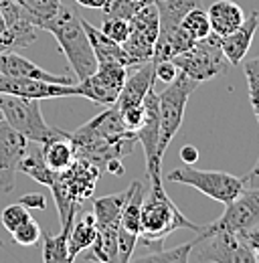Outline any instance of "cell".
Segmentation results:
<instances>
[{"instance_id":"32","label":"cell","mask_w":259,"mask_h":263,"mask_svg":"<svg viewBox=\"0 0 259 263\" xmlns=\"http://www.w3.org/2000/svg\"><path fill=\"white\" fill-rule=\"evenodd\" d=\"M29 219H31V209H27L23 202L8 204L2 211V215H0V221H2L4 229L8 231V233H12L16 227H21L23 223H27Z\"/></svg>"},{"instance_id":"13","label":"cell","mask_w":259,"mask_h":263,"mask_svg":"<svg viewBox=\"0 0 259 263\" xmlns=\"http://www.w3.org/2000/svg\"><path fill=\"white\" fill-rule=\"evenodd\" d=\"M128 67L118 63H97V69L85 79L75 83L79 98L91 99L97 105H114L126 83Z\"/></svg>"},{"instance_id":"43","label":"cell","mask_w":259,"mask_h":263,"mask_svg":"<svg viewBox=\"0 0 259 263\" xmlns=\"http://www.w3.org/2000/svg\"><path fill=\"white\" fill-rule=\"evenodd\" d=\"M0 120H2V114H0Z\"/></svg>"},{"instance_id":"15","label":"cell","mask_w":259,"mask_h":263,"mask_svg":"<svg viewBox=\"0 0 259 263\" xmlns=\"http://www.w3.org/2000/svg\"><path fill=\"white\" fill-rule=\"evenodd\" d=\"M29 140L10 124L0 120V189L10 193L14 189V174L25 158Z\"/></svg>"},{"instance_id":"33","label":"cell","mask_w":259,"mask_h":263,"mask_svg":"<svg viewBox=\"0 0 259 263\" xmlns=\"http://www.w3.org/2000/svg\"><path fill=\"white\" fill-rule=\"evenodd\" d=\"M41 225L34 221V219H29L27 223H23L21 227H16V229L12 231L10 235H12V241L16 243V245H23V247H32V245H36L39 243V239H41Z\"/></svg>"},{"instance_id":"23","label":"cell","mask_w":259,"mask_h":263,"mask_svg":"<svg viewBox=\"0 0 259 263\" xmlns=\"http://www.w3.org/2000/svg\"><path fill=\"white\" fill-rule=\"evenodd\" d=\"M200 6V0H156L160 31L158 33H170L180 27V21L189 10Z\"/></svg>"},{"instance_id":"6","label":"cell","mask_w":259,"mask_h":263,"mask_svg":"<svg viewBox=\"0 0 259 263\" xmlns=\"http://www.w3.org/2000/svg\"><path fill=\"white\" fill-rule=\"evenodd\" d=\"M0 114L6 124H10L14 130L21 132L29 142L43 144L45 140L53 138L59 132L45 122L41 111V99L0 93Z\"/></svg>"},{"instance_id":"8","label":"cell","mask_w":259,"mask_h":263,"mask_svg":"<svg viewBox=\"0 0 259 263\" xmlns=\"http://www.w3.org/2000/svg\"><path fill=\"white\" fill-rule=\"evenodd\" d=\"M166 180L193 186L198 193L207 195L209 198H213L221 204H229L245 189L243 180L239 176H233V174L221 172V170H198L193 164H184L172 170L166 176Z\"/></svg>"},{"instance_id":"42","label":"cell","mask_w":259,"mask_h":263,"mask_svg":"<svg viewBox=\"0 0 259 263\" xmlns=\"http://www.w3.org/2000/svg\"><path fill=\"white\" fill-rule=\"evenodd\" d=\"M0 247H4V241H2V239H0Z\"/></svg>"},{"instance_id":"18","label":"cell","mask_w":259,"mask_h":263,"mask_svg":"<svg viewBox=\"0 0 259 263\" xmlns=\"http://www.w3.org/2000/svg\"><path fill=\"white\" fill-rule=\"evenodd\" d=\"M154 79H156V63L154 61H146V63L138 65L136 71L130 77H126V83H124V87L120 91V98L114 105L118 109L142 105L146 93L152 89Z\"/></svg>"},{"instance_id":"24","label":"cell","mask_w":259,"mask_h":263,"mask_svg":"<svg viewBox=\"0 0 259 263\" xmlns=\"http://www.w3.org/2000/svg\"><path fill=\"white\" fill-rule=\"evenodd\" d=\"M97 237L96 217L94 213L83 215L79 221H73V227L69 231V257L71 261L85 249H89L94 245Z\"/></svg>"},{"instance_id":"28","label":"cell","mask_w":259,"mask_h":263,"mask_svg":"<svg viewBox=\"0 0 259 263\" xmlns=\"http://www.w3.org/2000/svg\"><path fill=\"white\" fill-rule=\"evenodd\" d=\"M194 241L189 243H182L178 247H172V249H156V251H148L144 255L138 257V261H154V263H187L191 259V253H193Z\"/></svg>"},{"instance_id":"40","label":"cell","mask_w":259,"mask_h":263,"mask_svg":"<svg viewBox=\"0 0 259 263\" xmlns=\"http://www.w3.org/2000/svg\"><path fill=\"white\" fill-rule=\"evenodd\" d=\"M2 51H14L12 41H10L8 34H0V53H2Z\"/></svg>"},{"instance_id":"29","label":"cell","mask_w":259,"mask_h":263,"mask_svg":"<svg viewBox=\"0 0 259 263\" xmlns=\"http://www.w3.org/2000/svg\"><path fill=\"white\" fill-rule=\"evenodd\" d=\"M180 29L189 34L193 41H200V39L209 36L211 34V21H209L207 10H202L200 6L189 10L184 14V18L180 21Z\"/></svg>"},{"instance_id":"17","label":"cell","mask_w":259,"mask_h":263,"mask_svg":"<svg viewBox=\"0 0 259 263\" xmlns=\"http://www.w3.org/2000/svg\"><path fill=\"white\" fill-rule=\"evenodd\" d=\"M0 75L6 77H31V79H43L51 83H63V85H73L77 83L69 75H55L45 71L43 67L34 65L27 57L14 53V51H2L0 53Z\"/></svg>"},{"instance_id":"5","label":"cell","mask_w":259,"mask_h":263,"mask_svg":"<svg viewBox=\"0 0 259 263\" xmlns=\"http://www.w3.org/2000/svg\"><path fill=\"white\" fill-rule=\"evenodd\" d=\"M128 198V189L94 198V217H96L97 237L91 249V259L103 263H118V227L124 202Z\"/></svg>"},{"instance_id":"39","label":"cell","mask_w":259,"mask_h":263,"mask_svg":"<svg viewBox=\"0 0 259 263\" xmlns=\"http://www.w3.org/2000/svg\"><path fill=\"white\" fill-rule=\"evenodd\" d=\"M75 2L85 8H103L107 4V0H75Z\"/></svg>"},{"instance_id":"34","label":"cell","mask_w":259,"mask_h":263,"mask_svg":"<svg viewBox=\"0 0 259 263\" xmlns=\"http://www.w3.org/2000/svg\"><path fill=\"white\" fill-rule=\"evenodd\" d=\"M99 31L105 34V36H109L112 41H116V43L122 45L126 41V36H128L130 23L126 18H120V16H105Z\"/></svg>"},{"instance_id":"36","label":"cell","mask_w":259,"mask_h":263,"mask_svg":"<svg viewBox=\"0 0 259 263\" xmlns=\"http://www.w3.org/2000/svg\"><path fill=\"white\" fill-rule=\"evenodd\" d=\"M18 202H23L27 209H45L47 206V198L43 197V195H39V193H29V195H25V197L21 198Z\"/></svg>"},{"instance_id":"22","label":"cell","mask_w":259,"mask_h":263,"mask_svg":"<svg viewBox=\"0 0 259 263\" xmlns=\"http://www.w3.org/2000/svg\"><path fill=\"white\" fill-rule=\"evenodd\" d=\"M211 21V33L225 36L245 21V10L233 0H217L207 10Z\"/></svg>"},{"instance_id":"4","label":"cell","mask_w":259,"mask_h":263,"mask_svg":"<svg viewBox=\"0 0 259 263\" xmlns=\"http://www.w3.org/2000/svg\"><path fill=\"white\" fill-rule=\"evenodd\" d=\"M200 83L178 71V75L168 83V87L158 93V111H160V134H158V156L164 158L170 142L174 140L178 128L184 122V111L189 98Z\"/></svg>"},{"instance_id":"37","label":"cell","mask_w":259,"mask_h":263,"mask_svg":"<svg viewBox=\"0 0 259 263\" xmlns=\"http://www.w3.org/2000/svg\"><path fill=\"white\" fill-rule=\"evenodd\" d=\"M241 180H243V186H245V189H255V186H259V158H257V162H255V166H253Z\"/></svg>"},{"instance_id":"7","label":"cell","mask_w":259,"mask_h":263,"mask_svg":"<svg viewBox=\"0 0 259 263\" xmlns=\"http://www.w3.org/2000/svg\"><path fill=\"white\" fill-rule=\"evenodd\" d=\"M172 63L176 65L178 71L187 73L198 83L211 81L217 75H225L231 69V63L219 45V36L213 33L200 41H194L193 47L189 51L176 55L172 59Z\"/></svg>"},{"instance_id":"1","label":"cell","mask_w":259,"mask_h":263,"mask_svg":"<svg viewBox=\"0 0 259 263\" xmlns=\"http://www.w3.org/2000/svg\"><path fill=\"white\" fill-rule=\"evenodd\" d=\"M150 189L144 197L140 211V245L156 251L164 247V239L176 229H191L194 233L200 231V225L189 221L180 209L166 195L164 180H148Z\"/></svg>"},{"instance_id":"11","label":"cell","mask_w":259,"mask_h":263,"mask_svg":"<svg viewBox=\"0 0 259 263\" xmlns=\"http://www.w3.org/2000/svg\"><path fill=\"white\" fill-rule=\"evenodd\" d=\"M130 31L126 41L122 43L132 67H138L146 61H152L154 57V45L160 31L158 10L156 4H148L138 14H134L128 21Z\"/></svg>"},{"instance_id":"27","label":"cell","mask_w":259,"mask_h":263,"mask_svg":"<svg viewBox=\"0 0 259 263\" xmlns=\"http://www.w3.org/2000/svg\"><path fill=\"white\" fill-rule=\"evenodd\" d=\"M18 2L23 6L25 16L39 27H43V23L55 16L61 8V0H18Z\"/></svg>"},{"instance_id":"26","label":"cell","mask_w":259,"mask_h":263,"mask_svg":"<svg viewBox=\"0 0 259 263\" xmlns=\"http://www.w3.org/2000/svg\"><path fill=\"white\" fill-rule=\"evenodd\" d=\"M73 225H65L61 227V233L57 237L49 235L47 231L43 229V239H45V245H43V261L45 263H71L69 257V231Z\"/></svg>"},{"instance_id":"12","label":"cell","mask_w":259,"mask_h":263,"mask_svg":"<svg viewBox=\"0 0 259 263\" xmlns=\"http://www.w3.org/2000/svg\"><path fill=\"white\" fill-rule=\"evenodd\" d=\"M148 193V176L134 180L128 186V198L122 209L118 227V263H128L134 257L140 237V211Z\"/></svg>"},{"instance_id":"31","label":"cell","mask_w":259,"mask_h":263,"mask_svg":"<svg viewBox=\"0 0 259 263\" xmlns=\"http://www.w3.org/2000/svg\"><path fill=\"white\" fill-rule=\"evenodd\" d=\"M243 73H245V79H247V89H249V101H251V107H253V114H255V120L259 124V57L253 59H243Z\"/></svg>"},{"instance_id":"30","label":"cell","mask_w":259,"mask_h":263,"mask_svg":"<svg viewBox=\"0 0 259 263\" xmlns=\"http://www.w3.org/2000/svg\"><path fill=\"white\" fill-rule=\"evenodd\" d=\"M148 4H156V0H107V4L101 10L105 12V16H120L130 21Z\"/></svg>"},{"instance_id":"35","label":"cell","mask_w":259,"mask_h":263,"mask_svg":"<svg viewBox=\"0 0 259 263\" xmlns=\"http://www.w3.org/2000/svg\"><path fill=\"white\" fill-rule=\"evenodd\" d=\"M176 75H178V69H176V65L172 61H160V63H156V79H160L162 83L168 85Z\"/></svg>"},{"instance_id":"14","label":"cell","mask_w":259,"mask_h":263,"mask_svg":"<svg viewBox=\"0 0 259 263\" xmlns=\"http://www.w3.org/2000/svg\"><path fill=\"white\" fill-rule=\"evenodd\" d=\"M158 134H160V111L158 93L150 89L144 98V120L136 130V140L142 144L146 158L148 180H162V160L158 156Z\"/></svg>"},{"instance_id":"3","label":"cell","mask_w":259,"mask_h":263,"mask_svg":"<svg viewBox=\"0 0 259 263\" xmlns=\"http://www.w3.org/2000/svg\"><path fill=\"white\" fill-rule=\"evenodd\" d=\"M99 176H101L99 168L81 156H75L69 168L55 172V180L49 189L53 193L57 211H59L61 227L73 225L79 206L87 198L94 197Z\"/></svg>"},{"instance_id":"25","label":"cell","mask_w":259,"mask_h":263,"mask_svg":"<svg viewBox=\"0 0 259 263\" xmlns=\"http://www.w3.org/2000/svg\"><path fill=\"white\" fill-rule=\"evenodd\" d=\"M18 172H25L32 180H36L39 184H45V186H51L55 180V172L45 164L43 154H41V144H36V142H29L27 154L21 160Z\"/></svg>"},{"instance_id":"21","label":"cell","mask_w":259,"mask_h":263,"mask_svg":"<svg viewBox=\"0 0 259 263\" xmlns=\"http://www.w3.org/2000/svg\"><path fill=\"white\" fill-rule=\"evenodd\" d=\"M83 29L87 33V39L91 43V49L96 53V59L97 63H118V65H124V67H132L130 63L128 55L124 51V47L116 41H112L109 36L101 33L97 27H94L89 21L83 18Z\"/></svg>"},{"instance_id":"19","label":"cell","mask_w":259,"mask_h":263,"mask_svg":"<svg viewBox=\"0 0 259 263\" xmlns=\"http://www.w3.org/2000/svg\"><path fill=\"white\" fill-rule=\"evenodd\" d=\"M259 27V12L253 10L249 16H245V21L225 36H219V45L229 59L231 65H241V61L247 57L253 34Z\"/></svg>"},{"instance_id":"20","label":"cell","mask_w":259,"mask_h":263,"mask_svg":"<svg viewBox=\"0 0 259 263\" xmlns=\"http://www.w3.org/2000/svg\"><path fill=\"white\" fill-rule=\"evenodd\" d=\"M41 154L45 164L49 166L53 172H61L65 168H69L71 162L75 160V148L73 142L69 138V132L59 130L53 138L45 140L41 144Z\"/></svg>"},{"instance_id":"16","label":"cell","mask_w":259,"mask_h":263,"mask_svg":"<svg viewBox=\"0 0 259 263\" xmlns=\"http://www.w3.org/2000/svg\"><path fill=\"white\" fill-rule=\"evenodd\" d=\"M0 93H10L18 98L31 99H55V98H71L77 96L75 83L63 85V83H51L43 79H31V77H6L0 75Z\"/></svg>"},{"instance_id":"10","label":"cell","mask_w":259,"mask_h":263,"mask_svg":"<svg viewBox=\"0 0 259 263\" xmlns=\"http://www.w3.org/2000/svg\"><path fill=\"white\" fill-rule=\"evenodd\" d=\"M259 225V186L243 189L239 197H235L229 204H225V213L213 221L211 225L202 227L196 235H211L217 231H229L237 235H247Z\"/></svg>"},{"instance_id":"2","label":"cell","mask_w":259,"mask_h":263,"mask_svg":"<svg viewBox=\"0 0 259 263\" xmlns=\"http://www.w3.org/2000/svg\"><path fill=\"white\" fill-rule=\"evenodd\" d=\"M41 29L55 36V41L59 43L77 81L89 77L97 69L96 53H94L87 33L83 29V16H79L75 10L65 8L61 4L59 12L55 16H51L49 21H45Z\"/></svg>"},{"instance_id":"9","label":"cell","mask_w":259,"mask_h":263,"mask_svg":"<svg viewBox=\"0 0 259 263\" xmlns=\"http://www.w3.org/2000/svg\"><path fill=\"white\" fill-rule=\"evenodd\" d=\"M193 241H194V247H193V253H191V259H194V261H215V263L255 261V251L237 233L217 231V233H211V235H196Z\"/></svg>"},{"instance_id":"41","label":"cell","mask_w":259,"mask_h":263,"mask_svg":"<svg viewBox=\"0 0 259 263\" xmlns=\"http://www.w3.org/2000/svg\"><path fill=\"white\" fill-rule=\"evenodd\" d=\"M253 251H255V263H259V243L253 247Z\"/></svg>"},{"instance_id":"38","label":"cell","mask_w":259,"mask_h":263,"mask_svg":"<svg viewBox=\"0 0 259 263\" xmlns=\"http://www.w3.org/2000/svg\"><path fill=\"white\" fill-rule=\"evenodd\" d=\"M180 160L184 164H194L198 160V150L194 146H182L180 148Z\"/></svg>"}]
</instances>
